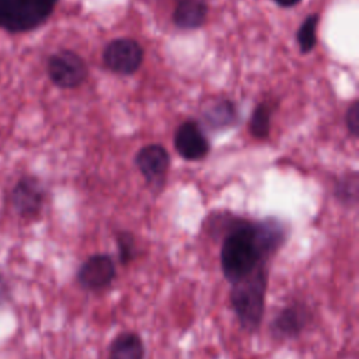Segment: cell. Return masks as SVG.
<instances>
[{"instance_id": "obj_7", "label": "cell", "mask_w": 359, "mask_h": 359, "mask_svg": "<svg viewBox=\"0 0 359 359\" xmlns=\"http://www.w3.org/2000/svg\"><path fill=\"white\" fill-rule=\"evenodd\" d=\"M135 163L144 177L146 182L158 189L163 187L170 165V157L160 144H149L140 149L135 157Z\"/></svg>"}, {"instance_id": "obj_2", "label": "cell", "mask_w": 359, "mask_h": 359, "mask_svg": "<svg viewBox=\"0 0 359 359\" xmlns=\"http://www.w3.org/2000/svg\"><path fill=\"white\" fill-rule=\"evenodd\" d=\"M266 289V266L254 271L251 275L231 285L230 303L243 330L254 332L259 328L265 310Z\"/></svg>"}, {"instance_id": "obj_4", "label": "cell", "mask_w": 359, "mask_h": 359, "mask_svg": "<svg viewBox=\"0 0 359 359\" xmlns=\"http://www.w3.org/2000/svg\"><path fill=\"white\" fill-rule=\"evenodd\" d=\"M46 70L53 84L62 88H74L87 77V65L80 55L63 49L48 59Z\"/></svg>"}, {"instance_id": "obj_11", "label": "cell", "mask_w": 359, "mask_h": 359, "mask_svg": "<svg viewBox=\"0 0 359 359\" xmlns=\"http://www.w3.org/2000/svg\"><path fill=\"white\" fill-rule=\"evenodd\" d=\"M206 14V0H175L172 20L181 29H196L205 22Z\"/></svg>"}, {"instance_id": "obj_13", "label": "cell", "mask_w": 359, "mask_h": 359, "mask_svg": "<svg viewBox=\"0 0 359 359\" xmlns=\"http://www.w3.org/2000/svg\"><path fill=\"white\" fill-rule=\"evenodd\" d=\"M206 123L213 129H223L231 126L237 121V111L231 101L217 100L203 111Z\"/></svg>"}, {"instance_id": "obj_10", "label": "cell", "mask_w": 359, "mask_h": 359, "mask_svg": "<svg viewBox=\"0 0 359 359\" xmlns=\"http://www.w3.org/2000/svg\"><path fill=\"white\" fill-rule=\"evenodd\" d=\"M310 311L303 303H290L283 307L273 318L271 331L272 335L280 339L294 338L302 334L310 321Z\"/></svg>"}, {"instance_id": "obj_6", "label": "cell", "mask_w": 359, "mask_h": 359, "mask_svg": "<svg viewBox=\"0 0 359 359\" xmlns=\"http://www.w3.org/2000/svg\"><path fill=\"white\" fill-rule=\"evenodd\" d=\"M115 264L111 255L94 254L80 265L76 280L84 290L95 292L108 287L115 279Z\"/></svg>"}, {"instance_id": "obj_17", "label": "cell", "mask_w": 359, "mask_h": 359, "mask_svg": "<svg viewBox=\"0 0 359 359\" xmlns=\"http://www.w3.org/2000/svg\"><path fill=\"white\" fill-rule=\"evenodd\" d=\"M116 244L121 264H129L135 258V237L129 231H119L116 234Z\"/></svg>"}, {"instance_id": "obj_9", "label": "cell", "mask_w": 359, "mask_h": 359, "mask_svg": "<svg viewBox=\"0 0 359 359\" xmlns=\"http://www.w3.org/2000/svg\"><path fill=\"white\" fill-rule=\"evenodd\" d=\"M174 146L182 158L191 161L203 158L209 151L208 139L195 121H187L178 126Z\"/></svg>"}, {"instance_id": "obj_16", "label": "cell", "mask_w": 359, "mask_h": 359, "mask_svg": "<svg viewBox=\"0 0 359 359\" xmlns=\"http://www.w3.org/2000/svg\"><path fill=\"white\" fill-rule=\"evenodd\" d=\"M318 25V14H310L297 31V43L302 53H309L316 46V32Z\"/></svg>"}, {"instance_id": "obj_12", "label": "cell", "mask_w": 359, "mask_h": 359, "mask_svg": "<svg viewBox=\"0 0 359 359\" xmlns=\"http://www.w3.org/2000/svg\"><path fill=\"white\" fill-rule=\"evenodd\" d=\"M144 344L139 334L126 331L111 342L108 359H144Z\"/></svg>"}, {"instance_id": "obj_20", "label": "cell", "mask_w": 359, "mask_h": 359, "mask_svg": "<svg viewBox=\"0 0 359 359\" xmlns=\"http://www.w3.org/2000/svg\"><path fill=\"white\" fill-rule=\"evenodd\" d=\"M273 1L280 7H292V6H296L300 0H273Z\"/></svg>"}, {"instance_id": "obj_5", "label": "cell", "mask_w": 359, "mask_h": 359, "mask_svg": "<svg viewBox=\"0 0 359 359\" xmlns=\"http://www.w3.org/2000/svg\"><path fill=\"white\" fill-rule=\"evenodd\" d=\"M143 56V48L130 38H116L102 52L105 66L118 74H133L140 67Z\"/></svg>"}, {"instance_id": "obj_14", "label": "cell", "mask_w": 359, "mask_h": 359, "mask_svg": "<svg viewBox=\"0 0 359 359\" xmlns=\"http://www.w3.org/2000/svg\"><path fill=\"white\" fill-rule=\"evenodd\" d=\"M358 194H359V181H358V172H349L341 177L335 184V196L337 199L346 205L353 206L358 202Z\"/></svg>"}, {"instance_id": "obj_15", "label": "cell", "mask_w": 359, "mask_h": 359, "mask_svg": "<svg viewBox=\"0 0 359 359\" xmlns=\"http://www.w3.org/2000/svg\"><path fill=\"white\" fill-rule=\"evenodd\" d=\"M271 126V107L266 102H261L255 107L251 121H250V130L254 137L265 139L269 135Z\"/></svg>"}, {"instance_id": "obj_18", "label": "cell", "mask_w": 359, "mask_h": 359, "mask_svg": "<svg viewBox=\"0 0 359 359\" xmlns=\"http://www.w3.org/2000/svg\"><path fill=\"white\" fill-rule=\"evenodd\" d=\"M345 123L349 130V133L356 137L359 135V104L353 102L345 115Z\"/></svg>"}, {"instance_id": "obj_3", "label": "cell", "mask_w": 359, "mask_h": 359, "mask_svg": "<svg viewBox=\"0 0 359 359\" xmlns=\"http://www.w3.org/2000/svg\"><path fill=\"white\" fill-rule=\"evenodd\" d=\"M57 0H0V28L25 32L42 25L53 13Z\"/></svg>"}, {"instance_id": "obj_1", "label": "cell", "mask_w": 359, "mask_h": 359, "mask_svg": "<svg viewBox=\"0 0 359 359\" xmlns=\"http://www.w3.org/2000/svg\"><path fill=\"white\" fill-rule=\"evenodd\" d=\"M220 248V266L230 285L266 266L286 240V229L276 219L250 222L233 217L226 223Z\"/></svg>"}, {"instance_id": "obj_19", "label": "cell", "mask_w": 359, "mask_h": 359, "mask_svg": "<svg viewBox=\"0 0 359 359\" xmlns=\"http://www.w3.org/2000/svg\"><path fill=\"white\" fill-rule=\"evenodd\" d=\"M8 297H10V289L6 282V278L0 272V309L4 307V304L8 302Z\"/></svg>"}, {"instance_id": "obj_8", "label": "cell", "mask_w": 359, "mask_h": 359, "mask_svg": "<svg viewBox=\"0 0 359 359\" xmlns=\"http://www.w3.org/2000/svg\"><path fill=\"white\" fill-rule=\"evenodd\" d=\"M43 199V188L34 177L21 178L11 192L13 208L24 219L36 217L42 209Z\"/></svg>"}]
</instances>
